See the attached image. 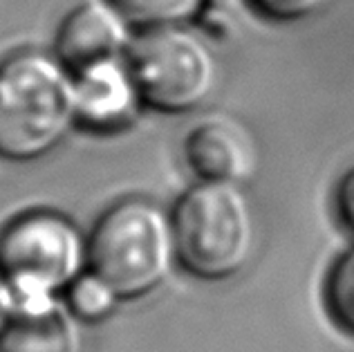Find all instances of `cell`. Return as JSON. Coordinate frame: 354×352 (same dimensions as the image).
Wrapping results in <instances>:
<instances>
[{
	"label": "cell",
	"instance_id": "obj_15",
	"mask_svg": "<svg viewBox=\"0 0 354 352\" xmlns=\"http://www.w3.org/2000/svg\"><path fill=\"white\" fill-rule=\"evenodd\" d=\"M12 296H9V285L3 270H0V335L7 330V326L12 323Z\"/></svg>",
	"mask_w": 354,
	"mask_h": 352
},
{
	"label": "cell",
	"instance_id": "obj_10",
	"mask_svg": "<svg viewBox=\"0 0 354 352\" xmlns=\"http://www.w3.org/2000/svg\"><path fill=\"white\" fill-rule=\"evenodd\" d=\"M63 301L83 326H99L108 321L124 303L115 287L92 270L83 272L63 292Z\"/></svg>",
	"mask_w": 354,
	"mask_h": 352
},
{
	"label": "cell",
	"instance_id": "obj_5",
	"mask_svg": "<svg viewBox=\"0 0 354 352\" xmlns=\"http://www.w3.org/2000/svg\"><path fill=\"white\" fill-rule=\"evenodd\" d=\"M0 270L5 279H32L63 294L90 270L88 236L59 211H25L0 231Z\"/></svg>",
	"mask_w": 354,
	"mask_h": 352
},
{
	"label": "cell",
	"instance_id": "obj_2",
	"mask_svg": "<svg viewBox=\"0 0 354 352\" xmlns=\"http://www.w3.org/2000/svg\"><path fill=\"white\" fill-rule=\"evenodd\" d=\"M90 270L121 301H142L169 281L177 263L173 216L148 198H126L106 209L88 234Z\"/></svg>",
	"mask_w": 354,
	"mask_h": 352
},
{
	"label": "cell",
	"instance_id": "obj_1",
	"mask_svg": "<svg viewBox=\"0 0 354 352\" xmlns=\"http://www.w3.org/2000/svg\"><path fill=\"white\" fill-rule=\"evenodd\" d=\"M74 126V72L57 54L23 50L0 63V160H43Z\"/></svg>",
	"mask_w": 354,
	"mask_h": 352
},
{
	"label": "cell",
	"instance_id": "obj_13",
	"mask_svg": "<svg viewBox=\"0 0 354 352\" xmlns=\"http://www.w3.org/2000/svg\"><path fill=\"white\" fill-rule=\"evenodd\" d=\"M258 16L272 23H294L310 16L323 0H247Z\"/></svg>",
	"mask_w": 354,
	"mask_h": 352
},
{
	"label": "cell",
	"instance_id": "obj_9",
	"mask_svg": "<svg viewBox=\"0 0 354 352\" xmlns=\"http://www.w3.org/2000/svg\"><path fill=\"white\" fill-rule=\"evenodd\" d=\"M0 352H86L83 323L65 301L36 317H14L0 335Z\"/></svg>",
	"mask_w": 354,
	"mask_h": 352
},
{
	"label": "cell",
	"instance_id": "obj_11",
	"mask_svg": "<svg viewBox=\"0 0 354 352\" xmlns=\"http://www.w3.org/2000/svg\"><path fill=\"white\" fill-rule=\"evenodd\" d=\"M137 32L166 25H186L198 18L204 0H110Z\"/></svg>",
	"mask_w": 354,
	"mask_h": 352
},
{
	"label": "cell",
	"instance_id": "obj_7",
	"mask_svg": "<svg viewBox=\"0 0 354 352\" xmlns=\"http://www.w3.org/2000/svg\"><path fill=\"white\" fill-rule=\"evenodd\" d=\"M137 30L110 0H86L61 21L54 54L72 72L90 63L126 57Z\"/></svg>",
	"mask_w": 354,
	"mask_h": 352
},
{
	"label": "cell",
	"instance_id": "obj_4",
	"mask_svg": "<svg viewBox=\"0 0 354 352\" xmlns=\"http://www.w3.org/2000/svg\"><path fill=\"white\" fill-rule=\"evenodd\" d=\"M126 59L146 108L164 115H184L200 108L218 81L209 43L186 25L137 32Z\"/></svg>",
	"mask_w": 354,
	"mask_h": 352
},
{
	"label": "cell",
	"instance_id": "obj_12",
	"mask_svg": "<svg viewBox=\"0 0 354 352\" xmlns=\"http://www.w3.org/2000/svg\"><path fill=\"white\" fill-rule=\"evenodd\" d=\"M330 317L348 335H354V247L332 265L325 283Z\"/></svg>",
	"mask_w": 354,
	"mask_h": 352
},
{
	"label": "cell",
	"instance_id": "obj_14",
	"mask_svg": "<svg viewBox=\"0 0 354 352\" xmlns=\"http://www.w3.org/2000/svg\"><path fill=\"white\" fill-rule=\"evenodd\" d=\"M337 211L341 222L354 234V169L346 173L337 189Z\"/></svg>",
	"mask_w": 354,
	"mask_h": 352
},
{
	"label": "cell",
	"instance_id": "obj_3",
	"mask_svg": "<svg viewBox=\"0 0 354 352\" xmlns=\"http://www.w3.org/2000/svg\"><path fill=\"white\" fill-rule=\"evenodd\" d=\"M177 263L193 279L222 283L238 276L254 252V216L238 184L198 182L171 211Z\"/></svg>",
	"mask_w": 354,
	"mask_h": 352
},
{
	"label": "cell",
	"instance_id": "obj_8",
	"mask_svg": "<svg viewBox=\"0 0 354 352\" xmlns=\"http://www.w3.org/2000/svg\"><path fill=\"white\" fill-rule=\"evenodd\" d=\"M184 160L198 182L240 184L254 171V144L234 117L211 115L184 140Z\"/></svg>",
	"mask_w": 354,
	"mask_h": 352
},
{
	"label": "cell",
	"instance_id": "obj_6",
	"mask_svg": "<svg viewBox=\"0 0 354 352\" xmlns=\"http://www.w3.org/2000/svg\"><path fill=\"white\" fill-rule=\"evenodd\" d=\"M77 124L97 135L126 131L146 108L126 57L106 59L74 72Z\"/></svg>",
	"mask_w": 354,
	"mask_h": 352
}]
</instances>
